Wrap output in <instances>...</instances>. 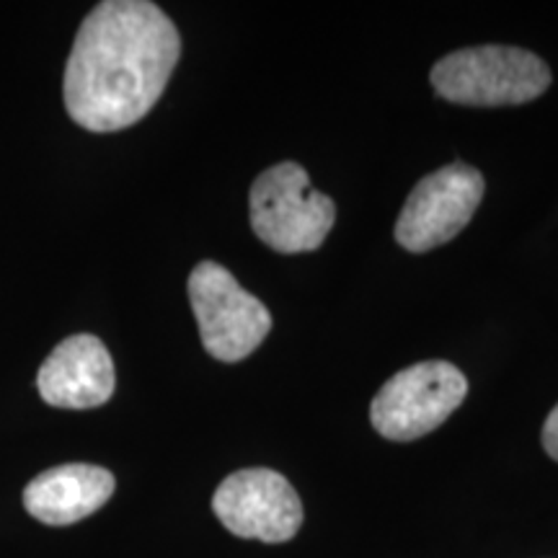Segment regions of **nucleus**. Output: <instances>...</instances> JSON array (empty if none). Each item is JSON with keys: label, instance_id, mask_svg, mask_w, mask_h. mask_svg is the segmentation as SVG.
<instances>
[{"label": "nucleus", "instance_id": "obj_1", "mask_svg": "<svg viewBox=\"0 0 558 558\" xmlns=\"http://www.w3.org/2000/svg\"><path fill=\"white\" fill-rule=\"evenodd\" d=\"M181 58L173 21L150 0H104L83 19L65 65L70 120L117 132L143 120Z\"/></svg>", "mask_w": 558, "mask_h": 558}, {"label": "nucleus", "instance_id": "obj_2", "mask_svg": "<svg viewBox=\"0 0 558 558\" xmlns=\"http://www.w3.org/2000/svg\"><path fill=\"white\" fill-rule=\"evenodd\" d=\"M432 86L442 99L463 107H518L550 86V68L520 47H469L445 54L432 68Z\"/></svg>", "mask_w": 558, "mask_h": 558}, {"label": "nucleus", "instance_id": "obj_3", "mask_svg": "<svg viewBox=\"0 0 558 558\" xmlns=\"http://www.w3.org/2000/svg\"><path fill=\"white\" fill-rule=\"evenodd\" d=\"M248 205L251 228L277 254L316 251L337 222L333 199L313 190L308 171L292 160L256 177Z\"/></svg>", "mask_w": 558, "mask_h": 558}, {"label": "nucleus", "instance_id": "obj_4", "mask_svg": "<svg viewBox=\"0 0 558 558\" xmlns=\"http://www.w3.org/2000/svg\"><path fill=\"white\" fill-rule=\"evenodd\" d=\"M190 303L202 347L220 362H241L267 339L271 313L218 262H202L190 275Z\"/></svg>", "mask_w": 558, "mask_h": 558}, {"label": "nucleus", "instance_id": "obj_5", "mask_svg": "<svg viewBox=\"0 0 558 558\" xmlns=\"http://www.w3.org/2000/svg\"><path fill=\"white\" fill-rule=\"evenodd\" d=\"M469 380L445 360L418 362L396 373L378 390L369 407V422L378 435L393 442H411L429 432L465 401Z\"/></svg>", "mask_w": 558, "mask_h": 558}, {"label": "nucleus", "instance_id": "obj_6", "mask_svg": "<svg viewBox=\"0 0 558 558\" xmlns=\"http://www.w3.org/2000/svg\"><path fill=\"white\" fill-rule=\"evenodd\" d=\"M484 190L481 171L460 160L424 177L411 190L396 220L399 246L411 254H424L456 239L476 215Z\"/></svg>", "mask_w": 558, "mask_h": 558}, {"label": "nucleus", "instance_id": "obj_7", "mask_svg": "<svg viewBox=\"0 0 558 558\" xmlns=\"http://www.w3.org/2000/svg\"><path fill=\"white\" fill-rule=\"evenodd\" d=\"M213 509L228 533L262 543L295 538L303 525V505L282 473L269 469L235 471L213 497Z\"/></svg>", "mask_w": 558, "mask_h": 558}, {"label": "nucleus", "instance_id": "obj_8", "mask_svg": "<svg viewBox=\"0 0 558 558\" xmlns=\"http://www.w3.org/2000/svg\"><path fill=\"white\" fill-rule=\"evenodd\" d=\"M114 362L99 337L75 333L41 362L37 388L54 409H96L114 396Z\"/></svg>", "mask_w": 558, "mask_h": 558}, {"label": "nucleus", "instance_id": "obj_9", "mask_svg": "<svg viewBox=\"0 0 558 558\" xmlns=\"http://www.w3.org/2000/svg\"><path fill=\"white\" fill-rule=\"evenodd\" d=\"M114 486V476L101 465H58V469L39 473L24 488V507L34 520L52 527H65L107 505Z\"/></svg>", "mask_w": 558, "mask_h": 558}, {"label": "nucleus", "instance_id": "obj_10", "mask_svg": "<svg viewBox=\"0 0 558 558\" xmlns=\"http://www.w3.org/2000/svg\"><path fill=\"white\" fill-rule=\"evenodd\" d=\"M543 448L554 460H558V403L543 424Z\"/></svg>", "mask_w": 558, "mask_h": 558}]
</instances>
